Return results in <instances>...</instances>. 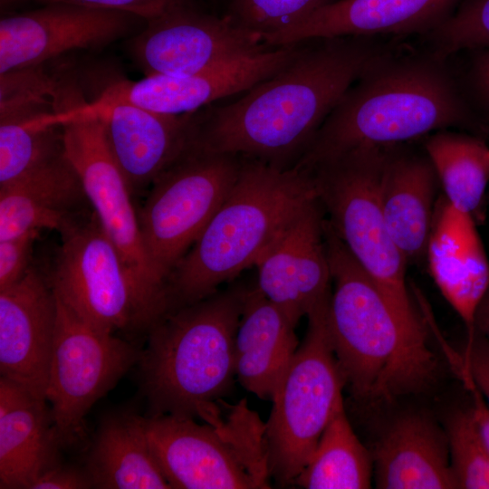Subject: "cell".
Wrapping results in <instances>:
<instances>
[{"label": "cell", "mask_w": 489, "mask_h": 489, "mask_svg": "<svg viewBox=\"0 0 489 489\" xmlns=\"http://www.w3.org/2000/svg\"><path fill=\"white\" fill-rule=\"evenodd\" d=\"M461 0H334L300 22L264 39L279 47L342 36L382 37L429 33Z\"/></svg>", "instance_id": "cell-18"}, {"label": "cell", "mask_w": 489, "mask_h": 489, "mask_svg": "<svg viewBox=\"0 0 489 489\" xmlns=\"http://www.w3.org/2000/svg\"><path fill=\"white\" fill-rule=\"evenodd\" d=\"M146 22L128 12L66 4L5 14L0 75L36 67L72 50L105 47Z\"/></svg>", "instance_id": "cell-14"}, {"label": "cell", "mask_w": 489, "mask_h": 489, "mask_svg": "<svg viewBox=\"0 0 489 489\" xmlns=\"http://www.w3.org/2000/svg\"><path fill=\"white\" fill-rule=\"evenodd\" d=\"M438 179L427 154L389 145L380 181V204L388 233L407 264L426 259Z\"/></svg>", "instance_id": "cell-21"}, {"label": "cell", "mask_w": 489, "mask_h": 489, "mask_svg": "<svg viewBox=\"0 0 489 489\" xmlns=\"http://www.w3.org/2000/svg\"><path fill=\"white\" fill-rule=\"evenodd\" d=\"M40 231L0 240V291L18 282L29 269L28 263Z\"/></svg>", "instance_id": "cell-33"}, {"label": "cell", "mask_w": 489, "mask_h": 489, "mask_svg": "<svg viewBox=\"0 0 489 489\" xmlns=\"http://www.w3.org/2000/svg\"><path fill=\"white\" fill-rule=\"evenodd\" d=\"M62 130L66 156L94 215L158 319L169 309L167 283L147 256L131 200L132 189L110 150L103 118L81 102L66 110Z\"/></svg>", "instance_id": "cell-10"}, {"label": "cell", "mask_w": 489, "mask_h": 489, "mask_svg": "<svg viewBox=\"0 0 489 489\" xmlns=\"http://www.w3.org/2000/svg\"><path fill=\"white\" fill-rule=\"evenodd\" d=\"M56 314L51 283L33 268L0 291V377L43 399H46Z\"/></svg>", "instance_id": "cell-17"}, {"label": "cell", "mask_w": 489, "mask_h": 489, "mask_svg": "<svg viewBox=\"0 0 489 489\" xmlns=\"http://www.w3.org/2000/svg\"><path fill=\"white\" fill-rule=\"evenodd\" d=\"M457 375L463 380L464 385L466 389L470 392L471 398L473 400V406L471 407L474 420L478 431V434L489 453V409L487 405L475 386L473 381L470 379L468 375L464 371V369L459 365L454 366Z\"/></svg>", "instance_id": "cell-36"}, {"label": "cell", "mask_w": 489, "mask_h": 489, "mask_svg": "<svg viewBox=\"0 0 489 489\" xmlns=\"http://www.w3.org/2000/svg\"><path fill=\"white\" fill-rule=\"evenodd\" d=\"M85 469L93 488H171L150 447L145 417L131 413L102 421Z\"/></svg>", "instance_id": "cell-26"}, {"label": "cell", "mask_w": 489, "mask_h": 489, "mask_svg": "<svg viewBox=\"0 0 489 489\" xmlns=\"http://www.w3.org/2000/svg\"><path fill=\"white\" fill-rule=\"evenodd\" d=\"M372 475V455L354 432L344 407L323 431L294 484L305 489H365L370 488Z\"/></svg>", "instance_id": "cell-28"}, {"label": "cell", "mask_w": 489, "mask_h": 489, "mask_svg": "<svg viewBox=\"0 0 489 489\" xmlns=\"http://www.w3.org/2000/svg\"><path fill=\"white\" fill-rule=\"evenodd\" d=\"M87 108L105 122L110 150L132 191L152 183L189 147L194 113L168 115L127 102H99Z\"/></svg>", "instance_id": "cell-19"}, {"label": "cell", "mask_w": 489, "mask_h": 489, "mask_svg": "<svg viewBox=\"0 0 489 489\" xmlns=\"http://www.w3.org/2000/svg\"><path fill=\"white\" fill-rule=\"evenodd\" d=\"M426 259L435 283L471 339L476 310L489 287V261L475 217L444 195L436 203Z\"/></svg>", "instance_id": "cell-20"}, {"label": "cell", "mask_w": 489, "mask_h": 489, "mask_svg": "<svg viewBox=\"0 0 489 489\" xmlns=\"http://www.w3.org/2000/svg\"><path fill=\"white\" fill-rule=\"evenodd\" d=\"M398 49L381 37L302 42L290 62L242 98L196 111L193 143L282 168L293 167L348 89Z\"/></svg>", "instance_id": "cell-1"}, {"label": "cell", "mask_w": 489, "mask_h": 489, "mask_svg": "<svg viewBox=\"0 0 489 489\" xmlns=\"http://www.w3.org/2000/svg\"><path fill=\"white\" fill-rule=\"evenodd\" d=\"M37 3L41 5L66 4L85 7L104 8L128 12L144 20L150 21L166 13L194 4V0H0L1 10L18 6L25 3Z\"/></svg>", "instance_id": "cell-32"}, {"label": "cell", "mask_w": 489, "mask_h": 489, "mask_svg": "<svg viewBox=\"0 0 489 489\" xmlns=\"http://www.w3.org/2000/svg\"><path fill=\"white\" fill-rule=\"evenodd\" d=\"M331 277L328 328L354 398L390 400L420 392L437 374L426 326L406 321L324 218Z\"/></svg>", "instance_id": "cell-3"}, {"label": "cell", "mask_w": 489, "mask_h": 489, "mask_svg": "<svg viewBox=\"0 0 489 489\" xmlns=\"http://www.w3.org/2000/svg\"><path fill=\"white\" fill-rule=\"evenodd\" d=\"M60 234L50 282L55 294L98 329L111 333L149 331L157 318L94 213Z\"/></svg>", "instance_id": "cell-11"}, {"label": "cell", "mask_w": 489, "mask_h": 489, "mask_svg": "<svg viewBox=\"0 0 489 489\" xmlns=\"http://www.w3.org/2000/svg\"><path fill=\"white\" fill-rule=\"evenodd\" d=\"M471 74L477 96L489 108V47L475 58Z\"/></svg>", "instance_id": "cell-37"}, {"label": "cell", "mask_w": 489, "mask_h": 489, "mask_svg": "<svg viewBox=\"0 0 489 489\" xmlns=\"http://www.w3.org/2000/svg\"><path fill=\"white\" fill-rule=\"evenodd\" d=\"M301 45L298 43L270 48L197 74H153L137 82H119L96 101L127 102L168 115L194 113L217 100L246 91L273 76L291 62Z\"/></svg>", "instance_id": "cell-16"}, {"label": "cell", "mask_w": 489, "mask_h": 489, "mask_svg": "<svg viewBox=\"0 0 489 489\" xmlns=\"http://www.w3.org/2000/svg\"><path fill=\"white\" fill-rule=\"evenodd\" d=\"M334 0H232L226 14L236 25L265 37L304 19Z\"/></svg>", "instance_id": "cell-31"}, {"label": "cell", "mask_w": 489, "mask_h": 489, "mask_svg": "<svg viewBox=\"0 0 489 489\" xmlns=\"http://www.w3.org/2000/svg\"><path fill=\"white\" fill-rule=\"evenodd\" d=\"M55 298L45 398L61 444L67 446L82 437L88 411L139 362L142 350L115 333L94 327L56 294Z\"/></svg>", "instance_id": "cell-12"}, {"label": "cell", "mask_w": 489, "mask_h": 489, "mask_svg": "<svg viewBox=\"0 0 489 489\" xmlns=\"http://www.w3.org/2000/svg\"><path fill=\"white\" fill-rule=\"evenodd\" d=\"M62 446L47 400L0 377V488L30 489Z\"/></svg>", "instance_id": "cell-22"}, {"label": "cell", "mask_w": 489, "mask_h": 489, "mask_svg": "<svg viewBox=\"0 0 489 489\" xmlns=\"http://www.w3.org/2000/svg\"><path fill=\"white\" fill-rule=\"evenodd\" d=\"M448 58L400 49L344 93L295 164L309 168L361 146L404 144L441 129H475Z\"/></svg>", "instance_id": "cell-2"}, {"label": "cell", "mask_w": 489, "mask_h": 489, "mask_svg": "<svg viewBox=\"0 0 489 489\" xmlns=\"http://www.w3.org/2000/svg\"><path fill=\"white\" fill-rule=\"evenodd\" d=\"M372 460L378 488H457L446 434L418 414L395 420L378 441Z\"/></svg>", "instance_id": "cell-24"}, {"label": "cell", "mask_w": 489, "mask_h": 489, "mask_svg": "<svg viewBox=\"0 0 489 489\" xmlns=\"http://www.w3.org/2000/svg\"><path fill=\"white\" fill-rule=\"evenodd\" d=\"M444 197L475 218L481 209L489 182V148L469 134L441 129L424 142Z\"/></svg>", "instance_id": "cell-27"}, {"label": "cell", "mask_w": 489, "mask_h": 489, "mask_svg": "<svg viewBox=\"0 0 489 489\" xmlns=\"http://www.w3.org/2000/svg\"><path fill=\"white\" fill-rule=\"evenodd\" d=\"M247 288L217 291L167 312L148 331L139 377L149 416L195 417L225 395L235 373V339Z\"/></svg>", "instance_id": "cell-5"}, {"label": "cell", "mask_w": 489, "mask_h": 489, "mask_svg": "<svg viewBox=\"0 0 489 489\" xmlns=\"http://www.w3.org/2000/svg\"><path fill=\"white\" fill-rule=\"evenodd\" d=\"M270 48L227 15L207 14L195 3L148 21L129 44L145 75L169 76L200 73Z\"/></svg>", "instance_id": "cell-13"}, {"label": "cell", "mask_w": 489, "mask_h": 489, "mask_svg": "<svg viewBox=\"0 0 489 489\" xmlns=\"http://www.w3.org/2000/svg\"><path fill=\"white\" fill-rule=\"evenodd\" d=\"M446 436L457 488L489 489V453L475 426L472 409H457L447 420Z\"/></svg>", "instance_id": "cell-29"}, {"label": "cell", "mask_w": 489, "mask_h": 489, "mask_svg": "<svg viewBox=\"0 0 489 489\" xmlns=\"http://www.w3.org/2000/svg\"><path fill=\"white\" fill-rule=\"evenodd\" d=\"M388 146L358 147L305 169L326 220L349 252L406 321L425 326L406 284L408 264L388 233L381 208L380 181Z\"/></svg>", "instance_id": "cell-6"}, {"label": "cell", "mask_w": 489, "mask_h": 489, "mask_svg": "<svg viewBox=\"0 0 489 489\" xmlns=\"http://www.w3.org/2000/svg\"><path fill=\"white\" fill-rule=\"evenodd\" d=\"M242 163L243 157L191 142L150 186L139 225L150 264L166 283L228 196Z\"/></svg>", "instance_id": "cell-9"}, {"label": "cell", "mask_w": 489, "mask_h": 489, "mask_svg": "<svg viewBox=\"0 0 489 489\" xmlns=\"http://www.w3.org/2000/svg\"><path fill=\"white\" fill-rule=\"evenodd\" d=\"M317 198L312 176L243 158L228 196L168 275L169 310L205 299L254 265L274 238Z\"/></svg>", "instance_id": "cell-4"}, {"label": "cell", "mask_w": 489, "mask_h": 489, "mask_svg": "<svg viewBox=\"0 0 489 489\" xmlns=\"http://www.w3.org/2000/svg\"><path fill=\"white\" fill-rule=\"evenodd\" d=\"M93 488L86 469L57 464L44 471L30 489H86Z\"/></svg>", "instance_id": "cell-35"}, {"label": "cell", "mask_w": 489, "mask_h": 489, "mask_svg": "<svg viewBox=\"0 0 489 489\" xmlns=\"http://www.w3.org/2000/svg\"><path fill=\"white\" fill-rule=\"evenodd\" d=\"M475 331L489 340V287L475 312Z\"/></svg>", "instance_id": "cell-38"}, {"label": "cell", "mask_w": 489, "mask_h": 489, "mask_svg": "<svg viewBox=\"0 0 489 489\" xmlns=\"http://www.w3.org/2000/svg\"><path fill=\"white\" fill-rule=\"evenodd\" d=\"M323 222L324 213L316 198L274 238L254 264L255 287L295 325L331 294Z\"/></svg>", "instance_id": "cell-15"}, {"label": "cell", "mask_w": 489, "mask_h": 489, "mask_svg": "<svg viewBox=\"0 0 489 489\" xmlns=\"http://www.w3.org/2000/svg\"><path fill=\"white\" fill-rule=\"evenodd\" d=\"M450 360L458 364L483 396L489 409V340L475 331L466 340L462 354L448 352Z\"/></svg>", "instance_id": "cell-34"}, {"label": "cell", "mask_w": 489, "mask_h": 489, "mask_svg": "<svg viewBox=\"0 0 489 489\" xmlns=\"http://www.w3.org/2000/svg\"><path fill=\"white\" fill-rule=\"evenodd\" d=\"M423 38L427 50L443 58L489 47V0H461L450 16Z\"/></svg>", "instance_id": "cell-30"}, {"label": "cell", "mask_w": 489, "mask_h": 489, "mask_svg": "<svg viewBox=\"0 0 489 489\" xmlns=\"http://www.w3.org/2000/svg\"><path fill=\"white\" fill-rule=\"evenodd\" d=\"M87 199L66 153L0 185V240L43 229L62 232Z\"/></svg>", "instance_id": "cell-25"}, {"label": "cell", "mask_w": 489, "mask_h": 489, "mask_svg": "<svg viewBox=\"0 0 489 489\" xmlns=\"http://www.w3.org/2000/svg\"><path fill=\"white\" fill-rule=\"evenodd\" d=\"M329 299L306 316L305 337L277 387L264 426L270 478L280 486L294 484L331 418L345 407L346 383L328 328Z\"/></svg>", "instance_id": "cell-8"}, {"label": "cell", "mask_w": 489, "mask_h": 489, "mask_svg": "<svg viewBox=\"0 0 489 489\" xmlns=\"http://www.w3.org/2000/svg\"><path fill=\"white\" fill-rule=\"evenodd\" d=\"M209 404L206 421L158 415L145 417L152 452L171 489L270 488L264 426L244 401L227 418Z\"/></svg>", "instance_id": "cell-7"}, {"label": "cell", "mask_w": 489, "mask_h": 489, "mask_svg": "<svg viewBox=\"0 0 489 489\" xmlns=\"http://www.w3.org/2000/svg\"><path fill=\"white\" fill-rule=\"evenodd\" d=\"M296 325L255 286L247 289L235 339V373L261 399L272 400L299 347Z\"/></svg>", "instance_id": "cell-23"}]
</instances>
